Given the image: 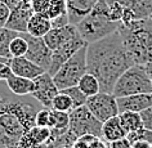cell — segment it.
<instances>
[{"label": "cell", "instance_id": "cell-1", "mask_svg": "<svg viewBox=\"0 0 152 148\" xmlns=\"http://www.w3.org/2000/svg\"><path fill=\"white\" fill-rule=\"evenodd\" d=\"M134 64L119 31L86 47V71L98 79L101 92L112 93L119 77Z\"/></svg>", "mask_w": 152, "mask_h": 148}, {"label": "cell", "instance_id": "cell-2", "mask_svg": "<svg viewBox=\"0 0 152 148\" xmlns=\"http://www.w3.org/2000/svg\"><path fill=\"white\" fill-rule=\"evenodd\" d=\"M117 31L135 64L152 61V21L151 18L135 20L129 25H120Z\"/></svg>", "mask_w": 152, "mask_h": 148}, {"label": "cell", "instance_id": "cell-3", "mask_svg": "<svg viewBox=\"0 0 152 148\" xmlns=\"http://www.w3.org/2000/svg\"><path fill=\"white\" fill-rule=\"evenodd\" d=\"M120 22H113L110 16V5L106 0H99L85 18L76 25L80 36L86 43H94L116 32Z\"/></svg>", "mask_w": 152, "mask_h": 148}, {"label": "cell", "instance_id": "cell-4", "mask_svg": "<svg viewBox=\"0 0 152 148\" xmlns=\"http://www.w3.org/2000/svg\"><path fill=\"white\" fill-rule=\"evenodd\" d=\"M142 93H152V82L144 64H134L129 67L119 77L112 90V94L116 98Z\"/></svg>", "mask_w": 152, "mask_h": 148}, {"label": "cell", "instance_id": "cell-5", "mask_svg": "<svg viewBox=\"0 0 152 148\" xmlns=\"http://www.w3.org/2000/svg\"><path fill=\"white\" fill-rule=\"evenodd\" d=\"M86 47L81 48L53 75L54 84L59 90L71 88V86H77L80 79L88 72L86 71Z\"/></svg>", "mask_w": 152, "mask_h": 148}, {"label": "cell", "instance_id": "cell-6", "mask_svg": "<svg viewBox=\"0 0 152 148\" xmlns=\"http://www.w3.org/2000/svg\"><path fill=\"white\" fill-rule=\"evenodd\" d=\"M70 131L76 138L88 134L102 136V122L93 116L86 106H81L70 112Z\"/></svg>", "mask_w": 152, "mask_h": 148}, {"label": "cell", "instance_id": "cell-7", "mask_svg": "<svg viewBox=\"0 0 152 148\" xmlns=\"http://www.w3.org/2000/svg\"><path fill=\"white\" fill-rule=\"evenodd\" d=\"M85 106L93 113V116L101 122H104L108 119H112L120 113L119 106H117V98L112 93L99 92L96 96L88 97Z\"/></svg>", "mask_w": 152, "mask_h": 148}, {"label": "cell", "instance_id": "cell-8", "mask_svg": "<svg viewBox=\"0 0 152 148\" xmlns=\"http://www.w3.org/2000/svg\"><path fill=\"white\" fill-rule=\"evenodd\" d=\"M22 35L25 36V39L28 43V49L25 57L31 61V62L36 63L37 66H40L44 71L48 72L49 67H50V62H52L53 50H50L48 48V45L45 44L43 37L31 36L27 32H22Z\"/></svg>", "mask_w": 152, "mask_h": 148}, {"label": "cell", "instance_id": "cell-9", "mask_svg": "<svg viewBox=\"0 0 152 148\" xmlns=\"http://www.w3.org/2000/svg\"><path fill=\"white\" fill-rule=\"evenodd\" d=\"M35 89L31 96L43 106V107L52 109V102L54 97L59 93V89L54 84L53 76L49 72H43L35 80Z\"/></svg>", "mask_w": 152, "mask_h": 148}, {"label": "cell", "instance_id": "cell-10", "mask_svg": "<svg viewBox=\"0 0 152 148\" xmlns=\"http://www.w3.org/2000/svg\"><path fill=\"white\" fill-rule=\"evenodd\" d=\"M86 45H88V43L79 35L75 39H72L71 41H68V43L62 45V47H59L58 49L53 50L52 62H50V67H49L48 72L53 76L64 62H67L71 57H74L81 48L86 47Z\"/></svg>", "mask_w": 152, "mask_h": 148}, {"label": "cell", "instance_id": "cell-11", "mask_svg": "<svg viewBox=\"0 0 152 148\" xmlns=\"http://www.w3.org/2000/svg\"><path fill=\"white\" fill-rule=\"evenodd\" d=\"M34 8L31 3H25L20 1L17 7L10 10L8 22H7L5 27L10 28L17 32H27V25L30 18L34 16Z\"/></svg>", "mask_w": 152, "mask_h": 148}, {"label": "cell", "instance_id": "cell-12", "mask_svg": "<svg viewBox=\"0 0 152 148\" xmlns=\"http://www.w3.org/2000/svg\"><path fill=\"white\" fill-rule=\"evenodd\" d=\"M79 35L80 34L77 31L76 25L68 23L66 26H62V27H52V30L43 39L50 50H56V49H58L59 47H62Z\"/></svg>", "mask_w": 152, "mask_h": 148}, {"label": "cell", "instance_id": "cell-13", "mask_svg": "<svg viewBox=\"0 0 152 148\" xmlns=\"http://www.w3.org/2000/svg\"><path fill=\"white\" fill-rule=\"evenodd\" d=\"M31 5L35 13L45 16L49 20L67 14L66 0H31Z\"/></svg>", "mask_w": 152, "mask_h": 148}, {"label": "cell", "instance_id": "cell-14", "mask_svg": "<svg viewBox=\"0 0 152 148\" xmlns=\"http://www.w3.org/2000/svg\"><path fill=\"white\" fill-rule=\"evenodd\" d=\"M117 106H119L120 112H142L143 109L152 107V93H142L128 97H120L117 98Z\"/></svg>", "mask_w": 152, "mask_h": 148}, {"label": "cell", "instance_id": "cell-15", "mask_svg": "<svg viewBox=\"0 0 152 148\" xmlns=\"http://www.w3.org/2000/svg\"><path fill=\"white\" fill-rule=\"evenodd\" d=\"M10 70H12L13 75L21 77H26V79H31L35 80L37 76H40L44 71L40 66H37L36 63L31 62L30 59H27L26 57H17V58H10L9 62Z\"/></svg>", "mask_w": 152, "mask_h": 148}, {"label": "cell", "instance_id": "cell-16", "mask_svg": "<svg viewBox=\"0 0 152 148\" xmlns=\"http://www.w3.org/2000/svg\"><path fill=\"white\" fill-rule=\"evenodd\" d=\"M50 134L52 131L49 128L36 126L35 125L21 136L18 144L23 148H39L48 143Z\"/></svg>", "mask_w": 152, "mask_h": 148}, {"label": "cell", "instance_id": "cell-17", "mask_svg": "<svg viewBox=\"0 0 152 148\" xmlns=\"http://www.w3.org/2000/svg\"><path fill=\"white\" fill-rule=\"evenodd\" d=\"M99 0H70L67 1V16L71 25H77L92 12Z\"/></svg>", "mask_w": 152, "mask_h": 148}, {"label": "cell", "instance_id": "cell-18", "mask_svg": "<svg viewBox=\"0 0 152 148\" xmlns=\"http://www.w3.org/2000/svg\"><path fill=\"white\" fill-rule=\"evenodd\" d=\"M5 82H7V85H8L10 92H12L14 96H18V97L31 96L34 89H35V81L34 80L17 76V75H10L5 80Z\"/></svg>", "mask_w": 152, "mask_h": 148}, {"label": "cell", "instance_id": "cell-19", "mask_svg": "<svg viewBox=\"0 0 152 148\" xmlns=\"http://www.w3.org/2000/svg\"><path fill=\"white\" fill-rule=\"evenodd\" d=\"M126 136V131L124 130L123 125L120 122L119 115L108 119L107 121L102 122V136L101 138L104 140L106 143H111L113 140L121 139Z\"/></svg>", "mask_w": 152, "mask_h": 148}, {"label": "cell", "instance_id": "cell-20", "mask_svg": "<svg viewBox=\"0 0 152 148\" xmlns=\"http://www.w3.org/2000/svg\"><path fill=\"white\" fill-rule=\"evenodd\" d=\"M106 1H117L124 8L132 9L137 20L148 18L152 14V0H106Z\"/></svg>", "mask_w": 152, "mask_h": 148}, {"label": "cell", "instance_id": "cell-21", "mask_svg": "<svg viewBox=\"0 0 152 148\" xmlns=\"http://www.w3.org/2000/svg\"><path fill=\"white\" fill-rule=\"evenodd\" d=\"M52 30V20L45 16L34 13L27 25V34L35 37H44Z\"/></svg>", "mask_w": 152, "mask_h": 148}, {"label": "cell", "instance_id": "cell-22", "mask_svg": "<svg viewBox=\"0 0 152 148\" xmlns=\"http://www.w3.org/2000/svg\"><path fill=\"white\" fill-rule=\"evenodd\" d=\"M119 119L120 122L123 125L124 130L128 133L135 131L138 129L143 128L142 124V119H140L139 112H133V111H124L119 113Z\"/></svg>", "mask_w": 152, "mask_h": 148}, {"label": "cell", "instance_id": "cell-23", "mask_svg": "<svg viewBox=\"0 0 152 148\" xmlns=\"http://www.w3.org/2000/svg\"><path fill=\"white\" fill-rule=\"evenodd\" d=\"M77 86L86 97L96 96V94H98L101 92V85H99L98 79L94 76V75L89 74V72H86L84 76L80 79Z\"/></svg>", "mask_w": 152, "mask_h": 148}, {"label": "cell", "instance_id": "cell-24", "mask_svg": "<svg viewBox=\"0 0 152 148\" xmlns=\"http://www.w3.org/2000/svg\"><path fill=\"white\" fill-rule=\"evenodd\" d=\"M20 35V32L13 31L7 27H0V57H7V58H12L9 52V45L14 37Z\"/></svg>", "mask_w": 152, "mask_h": 148}, {"label": "cell", "instance_id": "cell-25", "mask_svg": "<svg viewBox=\"0 0 152 148\" xmlns=\"http://www.w3.org/2000/svg\"><path fill=\"white\" fill-rule=\"evenodd\" d=\"M28 49V43L25 39V36L20 32V35L16 36L10 41L9 45V52L12 58H17V57H25Z\"/></svg>", "mask_w": 152, "mask_h": 148}, {"label": "cell", "instance_id": "cell-26", "mask_svg": "<svg viewBox=\"0 0 152 148\" xmlns=\"http://www.w3.org/2000/svg\"><path fill=\"white\" fill-rule=\"evenodd\" d=\"M52 109L54 111H61V112H68L70 113L74 109V104H72L71 98L67 96L66 93L59 92L54 97V99L52 102Z\"/></svg>", "mask_w": 152, "mask_h": 148}, {"label": "cell", "instance_id": "cell-27", "mask_svg": "<svg viewBox=\"0 0 152 148\" xmlns=\"http://www.w3.org/2000/svg\"><path fill=\"white\" fill-rule=\"evenodd\" d=\"M59 92L66 93L67 96L71 98L72 104H74V109H75V108H77V107H81V106H85V104H86V99H88V97H86L85 94L83 93L80 89H79V86H71V88L59 90Z\"/></svg>", "mask_w": 152, "mask_h": 148}, {"label": "cell", "instance_id": "cell-28", "mask_svg": "<svg viewBox=\"0 0 152 148\" xmlns=\"http://www.w3.org/2000/svg\"><path fill=\"white\" fill-rule=\"evenodd\" d=\"M126 138L130 140L132 143L139 142V140L152 143V130H148V129H146V128H140V129H138V130H135V131L128 133Z\"/></svg>", "mask_w": 152, "mask_h": 148}, {"label": "cell", "instance_id": "cell-29", "mask_svg": "<svg viewBox=\"0 0 152 148\" xmlns=\"http://www.w3.org/2000/svg\"><path fill=\"white\" fill-rule=\"evenodd\" d=\"M49 122H50V108L41 107L39 111L36 112L35 125H36V126L49 128Z\"/></svg>", "mask_w": 152, "mask_h": 148}, {"label": "cell", "instance_id": "cell-30", "mask_svg": "<svg viewBox=\"0 0 152 148\" xmlns=\"http://www.w3.org/2000/svg\"><path fill=\"white\" fill-rule=\"evenodd\" d=\"M110 5V16L113 22H120L121 23V17H123L124 7L117 1H107Z\"/></svg>", "mask_w": 152, "mask_h": 148}, {"label": "cell", "instance_id": "cell-31", "mask_svg": "<svg viewBox=\"0 0 152 148\" xmlns=\"http://www.w3.org/2000/svg\"><path fill=\"white\" fill-rule=\"evenodd\" d=\"M139 115H140V119H142L143 128L152 130V107L143 109L142 112H139Z\"/></svg>", "mask_w": 152, "mask_h": 148}, {"label": "cell", "instance_id": "cell-32", "mask_svg": "<svg viewBox=\"0 0 152 148\" xmlns=\"http://www.w3.org/2000/svg\"><path fill=\"white\" fill-rule=\"evenodd\" d=\"M10 14V9L0 0V27H5Z\"/></svg>", "mask_w": 152, "mask_h": 148}, {"label": "cell", "instance_id": "cell-33", "mask_svg": "<svg viewBox=\"0 0 152 148\" xmlns=\"http://www.w3.org/2000/svg\"><path fill=\"white\" fill-rule=\"evenodd\" d=\"M108 148H132V142L126 136H124L121 139H117L108 143Z\"/></svg>", "mask_w": 152, "mask_h": 148}, {"label": "cell", "instance_id": "cell-34", "mask_svg": "<svg viewBox=\"0 0 152 148\" xmlns=\"http://www.w3.org/2000/svg\"><path fill=\"white\" fill-rule=\"evenodd\" d=\"M10 75H13V72L10 70L9 63L0 62V81H5Z\"/></svg>", "mask_w": 152, "mask_h": 148}, {"label": "cell", "instance_id": "cell-35", "mask_svg": "<svg viewBox=\"0 0 152 148\" xmlns=\"http://www.w3.org/2000/svg\"><path fill=\"white\" fill-rule=\"evenodd\" d=\"M70 23V20H68L67 14H63V16L57 17L56 20H52V27H62V26H66Z\"/></svg>", "mask_w": 152, "mask_h": 148}, {"label": "cell", "instance_id": "cell-36", "mask_svg": "<svg viewBox=\"0 0 152 148\" xmlns=\"http://www.w3.org/2000/svg\"><path fill=\"white\" fill-rule=\"evenodd\" d=\"M132 148H152V143H150V142H143V140H139V142L132 143Z\"/></svg>", "mask_w": 152, "mask_h": 148}, {"label": "cell", "instance_id": "cell-37", "mask_svg": "<svg viewBox=\"0 0 152 148\" xmlns=\"http://www.w3.org/2000/svg\"><path fill=\"white\" fill-rule=\"evenodd\" d=\"M1 1L4 3V4H5L7 7H8V8H9L10 10H12V9L14 8V7H17V5H18V3H20L21 0H1Z\"/></svg>", "mask_w": 152, "mask_h": 148}, {"label": "cell", "instance_id": "cell-38", "mask_svg": "<svg viewBox=\"0 0 152 148\" xmlns=\"http://www.w3.org/2000/svg\"><path fill=\"white\" fill-rule=\"evenodd\" d=\"M144 68H146L147 75H148V77H150V80H151V82H152V61L144 64Z\"/></svg>", "mask_w": 152, "mask_h": 148}, {"label": "cell", "instance_id": "cell-39", "mask_svg": "<svg viewBox=\"0 0 152 148\" xmlns=\"http://www.w3.org/2000/svg\"><path fill=\"white\" fill-rule=\"evenodd\" d=\"M21 1H25V3H31V0H21Z\"/></svg>", "mask_w": 152, "mask_h": 148}, {"label": "cell", "instance_id": "cell-40", "mask_svg": "<svg viewBox=\"0 0 152 148\" xmlns=\"http://www.w3.org/2000/svg\"><path fill=\"white\" fill-rule=\"evenodd\" d=\"M59 148H72V147H59Z\"/></svg>", "mask_w": 152, "mask_h": 148}, {"label": "cell", "instance_id": "cell-41", "mask_svg": "<svg viewBox=\"0 0 152 148\" xmlns=\"http://www.w3.org/2000/svg\"><path fill=\"white\" fill-rule=\"evenodd\" d=\"M150 18H151V21H152V14H151V17H150Z\"/></svg>", "mask_w": 152, "mask_h": 148}, {"label": "cell", "instance_id": "cell-42", "mask_svg": "<svg viewBox=\"0 0 152 148\" xmlns=\"http://www.w3.org/2000/svg\"><path fill=\"white\" fill-rule=\"evenodd\" d=\"M67 1H70V0H66V3H67Z\"/></svg>", "mask_w": 152, "mask_h": 148}]
</instances>
